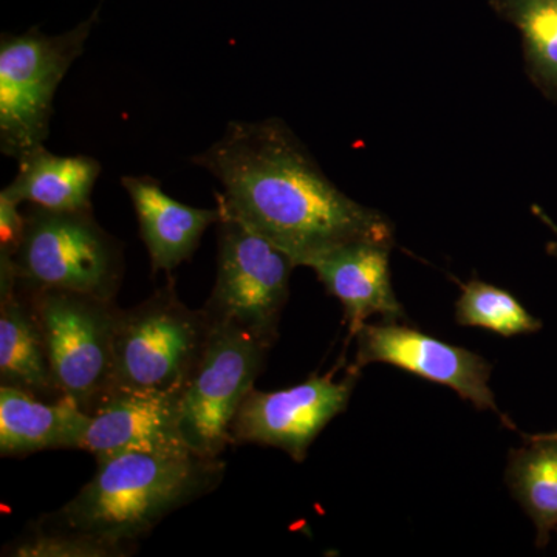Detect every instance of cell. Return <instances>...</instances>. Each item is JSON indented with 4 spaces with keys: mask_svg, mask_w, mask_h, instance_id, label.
<instances>
[{
    "mask_svg": "<svg viewBox=\"0 0 557 557\" xmlns=\"http://www.w3.org/2000/svg\"><path fill=\"white\" fill-rule=\"evenodd\" d=\"M98 467L72 500L33 525L138 547L177 509L214 493L225 461L197 454L124 453Z\"/></svg>",
    "mask_w": 557,
    "mask_h": 557,
    "instance_id": "7a4b0ae2",
    "label": "cell"
},
{
    "mask_svg": "<svg viewBox=\"0 0 557 557\" xmlns=\"http://www.w3.org/2000/svg\"><path fill=\"white\" fill-rule=\"evenodd\" d=\"M507 483L537 531L544 547L557 528V434L534 435L512 450Z\"/></svg>",
    "mask_w": 557,
    "mask_h": 557,
    "instance_id": "e0dca14e",
    "label": "cell"
},
{
    "mask_svg": "<svg viewBox=\"0 0 557 557\" xmlns=\"http://www.w3.org/2000/svg\"><path fill=\"white\" fill-rule=\"evenodd\" d=\"M270 347L233 322L212 321L199 364L178 395L180 429L190 453L219 458L233 445L234 418L255 388Z\"/></svg>",
    "mask_w": 557,
    "mask_h": 557,
    "instance_id": "52a82bcc",
    "label": "cell"
},
{
    "mask_svg": "<svg viewBox=\"0 0 557 557\" xmlns=\"http://www.w3.org/2000/svg\"><path fill=\"white\" fill-rule=\"evenodd\" d=\"M218 274L205 304L211 321L233 322L274 343L295 262L218 201Z\"/></svg>",
    "mask_w": 557,
    "mask_h": 557,
    "instance_id": "ba28073f",
    "label": "cell"
},
{
    "mask_svg": "<svg viewBox=\"0 0 557 557\" xmlns=\"http://www.w3.org/2000/svg\"><path fill=\"white\" fill-rule=\"evenodd\" d=\"M211 327L207 311L183 304L172 282L138 306L119 309L113 332L112 391L180 395L199 364Z\"/></svg>",
    "mask_w": 557,
    "mask_h": 557,
    "instance_id": "3957f363",
    "label": "cell"
},
{
    "mask_svg": "<svg viewBox=\"0 0 557 557\" xmlns=\"http://www.w3.org/2000/svg\"><path fill=\"white\" fill-rule=\"evenodd\" d=\"M90 416L67 398L46 399L0 384V456L79 449Z\"/></svg>",
    "mask_w": 557,
    "mask_h": 557,
    "instance_id": "9a60e30c",
    "label": "cell"
},
{
    "mask_svg": "<svg viewBox=\"0 0 557 557\" xmlns=\"http://www.w3.org/2000/svg\"><path fill=\"white\" fill-rule=\"evenodd\" d=\"M21 285V284H20ZM38 321L58 397L90 413L112 391L115 299L25 288Z\"/></svg>",
    "mask_w": 557,
    "mask_h": 557,
    "instance_id": "8992f818",
    "label": "cell"
},
{
    "mask_svg": "<svg viewBox=\"0 0 557 557\" xmlns=\"http://www.w3.org/2000/svg\"><path fill=\"white\" fill-rule=\"evenodd\" d=\"M357 364L361 369L373 362L408 370L432 383L456 391L478 409L497 410L490 387L491 366L465 348L424 335L398 321L364 324L357 333Z\"/></svg>",
    "mask_w": 557,
    "mask_h": 557,
    "instance_id": "30bf717a",
    "label": "cell"
},
{
    "mask_svg": "<svg viewBox=\"0 0 557 557\" xmlns=\"http://www.w3.org/2000/svg\"><path fill=\"white\" fill-rule=\"evenodd\" d=\"M121 185L134 205L153 274L171 273L193 258L201 236L220 220L219 207L194 208L172 199L150 175H124Z\"/></svg>",
    "mask_w": 557,
    "mask_h": 557,
    "instance_id": "4fadbf2b",
    "label": "cell"
},
{
    "mask_svg": "<svg viewBox=\"0 0 557 557\" xmlns=\"http://www.w3.org/2000/svg\"><path fill=\"white\" fill-rule=\"evenodd\" d=\"M533 212L534 215H536V218L541 220L542 223H544V225L548 226V230L552 231L553 236H555V239L549 242L547 251L548 255L555 256V258H557V223L555 220L549 218L547 212H545L541 207H533Z\"/></svg>",
    "mask_w": 557,
    "mask_h": 557,
    "instance_id": "7402d4cb",
    "label": "cell"
},
{
    "mask_svg": "<svg viewBox=\"0 0 557 557\" xmlns=\"http://www.w3.org/2000/svg\"><path fill=\"white\" fill-rule=\"evenodd\" d=\"M138 547L113 544L75 531L30 527L27 533L3 548L7 557H127Z\"/></svg>",
    "mask_w": 557,
    "mask_h": 557,
    "instance_id": "ffe728a7",
    "label": "cell"
},
{
    "mask_svg": "<svg viewBox=\"0 0 557 557\" xmlns=\"http://www.w3.org/2000/svg\"><path fill=\"white\" fill-rule=\"evenodd\" d=\"M81 450L97 460L124 453H190L180 429L178 394L110 392L90 413Z\"/></svg>",
    "mask_w": 557,
    "mask_h": 557,
    "instance_id": "8fae6325",
    "label": "cell"
},
{
    "mask_svg": "<svg viewBox=\"0 0 557 557\" xmlns=\"http://www.w3.org/2000/svg\"><path fill=\"white\" fill-rule=\"evenodd\" d=\"M101 5L61 35L38 27L0 38V150L20 160L46 145L58 87L86 49Z\"/></svg>",
    "mask_w": 557,
    "mask_h": 557,
    "instance_id": "277c9868",
    "label": "cell"
},
{
    "mask_svg": "<svg viewBox=\"0 0 557 557\" xmlns=\"http://www.w3.org/2000/svg\"><path fill=\"white\" fill-rule=\"evenodd\" d=\"M357 372L351 369L343 381L311 376L276 392L252 388L231 426L233 445L271 446L300 463L330 421L347 409Z\"/></svg>",
    "mask_w": 557,
    "mask_h": 557,
    "instance_id": "9c48e42d",
    "label": "cell"
},
{
    "mask_svg": "<svg viewBox=\"0 0 557 557\" xmlns=\"http://www.w3.org/2000/svg\"><path fill=\"white\" fill-rule=\"evenodd\" d=\"M490 5L522 35L528 78L557 102V0H490Z\"/></svg>",
    "mask_w": 557,
    "mask_h": 557,
    "instance_id": "ac0fdd59",
    "label": "cell"
},
{
    "mask_svg": "<svg viewBox=\"0 0 557 557\" xmlns=\"http://www.w3.org/2000/svg\"><path fill=\"white\" fill-rule=\"evenodd\" d=\"M25 288H54L115 299L123 281V247L101 228L94 209L51 211L30 207L13 256Z\"/></svg>",
    "mask_w": 557,
    "mask_h": 557,
    "instance_id": "5b68a950",
    "label": "cell"
},
{
    "mask_svg": "<svg viewBox=\"0 0 557 557\" xmlns=\"http://www.w3.org/2000/svg\"><path fill=\"white\" fill-rule=\"evenodd\" d=\"M25 230V212L21 203L11 199L5 190H0V255L13 258L20 248Z\"/></svg>",
    "mask_w": 557,
    "mask_h": 557,
    "instance_id": "44dd1931",
    "label": "cell"
},
{
    "mask_svg": "<svg viewBox=\"0 0 557 557\" xmlns=\"http://www.w3.org/2000/svg\"><path fill=\"white\" fill-rule=\"evenodd\" d=\"M456 319L465 327L491 330L502 336L534 333L542 327V322L511 293L482 281L463 285L456 304Z\"/></svg>",
    "mask_w": 557,
    "mask_h": 557,
    "instance_id": "d6986e66",
    "label": "cell"
},
{
    "mask_svg": "<svg viewBox=\"0 0 557 557\" xmlns=\"http://www.w3.org/2000/svg\"><path fill=\"white\" fill-rule=\"evenodd\" d=\"M0 383L42 399L60 398L30 299L9 255H0Z\"/></svg>",
    "mask_w": 557,
    "mask_h": 557,
    "instance_id": "5bb4252c",
    "label": "cell"
},
{
    "mask_svg": "<svg viewBox=\"0 0 557 557\" xmlns=\"http://www.w3.org/2000/svg\"><path fill=\"white\" fill-rule=\"evenodd\" d=\"M556 531H557V528H556Z\"/></svg>",
    "mask_w": 557,
    "mask_h": 557,
    "instance_id": "603a6c76",
    "label": "cell"
},
{
    "mask_svg": "<svg viewBox=\"0 0 557 557\" xmlns=\"http://www.w3.org/2000/svg\"><path fill=\"white\" fill-rule=\"evenodd\" d=\"M17 163L16 177L2 189L11 199L51 211L94 209L91 194L101 174V163L94 157L57 156L40 145Z\"/></svg>",
    "mask_w": 557,
    "mask_h": 557,
    "instance_id": "2e32d148",
    "label": "cell"
},
{
    "mask_svg": "<svg viewBox=\"0 0 557 557\" xmlns=\"http://www.w3.org/2000/svg\"><path fill=\"white\" fill-rule=\"evenodd\" d=\"M190 161L222 185L215 199L296 267L354 242L394 247L386 215L346 196L281 119L231 121Z\"/></svg>",
    "mask_w": 557,
    "mask_h": 557,
    "instance_id": "6da1fadb",
    "label": "cell"
},
{
    "mask_svg": "<svg viewBox=\"0 0 557 557\" xmlns=\"http://www.w3.org/2000/svg\"><path fill=\"white\" fill-rule=\"evenodd\" d=\"M392 247L376 242H354L310 263L330 296L343 304L351 335L372 317L401 321L405 310L392 287L388 255Z\"/></svg>",
    "mask_w": 557,
    "mask_h": 557,
    "instance_id": "7c38bea8",
    "label": "cell"
}]
</instances>
